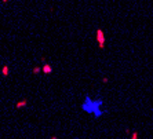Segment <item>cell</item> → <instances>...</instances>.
<instances>
[{
  "instance_id": "cell-1",
  "label": "cell",
  "mask_w": 153,
  "mask_h": 139,
  "mask_svg": "<svg viewBox=\"0 0 153 139\" xmlns=\"http://www.w3.org/2000/svg\"><path fill=\"white\" fill-rule=\"evenodd\" d=\"M81 109H83V111L92 114L94 117H101L105 114L104 101L102 99H92L90 95H86L83 103H81Z\"/></svg>"
},
{
  "instance_id": "cell-2",
  "label": "cell",
  "mask_w": 153,
  "mask_h": 139,
  "mask_svg": "<svg viewBox=\"0 0 153 139\" xmlns=\"http://www.w3.org/2000/svg\"><path fill=\"white\" fill-rule=\"evenodd\" d=\"M97 42L99 43V47L101 48L105 47V35H104V30L102 29H98L97 30Z\"/></svg>"
},
{
  "instance_id": "cell-3",
  "label": "cell",
  "mask_w": 153,
  "mask_h": 139,
  "mask_svg": "<svg viewBox=\"0 0 153 139\" xmlns=\"http://www.w3.org/2000/svg\"><path fill=\"white\" fill-rule=\"evenodd\" d=\"M44 73H51V66H44Z\"/></svg>"
}]
</instances>
